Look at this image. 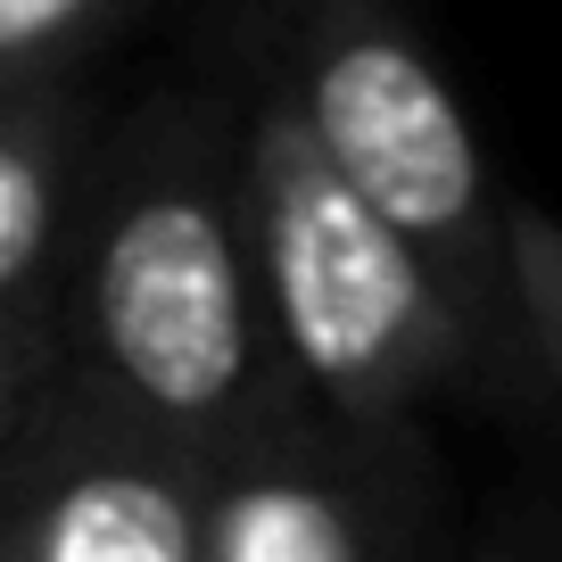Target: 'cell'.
<instances>
[{
    "label": "cell",
    "instance_id": "6da1fadb",
    "mask_svg": "<svg viewBox=\"0 0 562 562\" xmlns=\"http://www.w3.org/2000/svg\"><path fill=\"white\" fill-rule=\"evenodd\" d=\"M75 372L207 456L306 397L248 240L240 42L108 116L75 257Z\"/></svg>",
    "mask_w": 562,
    "mask_h": 562
},
{
    "label": "cell",
    "instance_id": "7a4b0ae2",
    "mask_svg": "<svg viewBox=\"0 0 562 562\" xmlns=\"http://www.w3.org/2000/svg\"><path fill=\"white\" fill-rule=\"evenodd\" d=\"M240 42V191L248 240L273 299L290 381L339 414H422L430 397H480V348L447 281L331 158L299 83L265 50L257 18Z\"/></svg>",
    "mask_w": 562,
    "mask_h": 562
},
{
    "label": "cell",
    "instance_id": "3957f363",
    "mask_svg": "<svg viewBox=\"0 0 562 562\" xmlns=\"http://www.w3.org/2000/svg\"><path fill=\"white\" fill-rule=\"evenodd\" d=\"M265 50L299 83L331 158L364 182V199L430 257L447 299L463 306L480 348V405L554 397L529 339L513 199L496 191L472 108L447 83L405 0H248Z\"/></svg>",
    "mask_w": 562,
    "mask_h": 562
},
{
    "label": "cell",
    "instance_id": "277c9868",
    "mask_svg": "<svg viewBox=\"0 0 562 562\" xmlns=\"http://www.w3.org/2000/svg\"><path fill=\"white\" fill-rule=\"evenodd\" d=\"M215 456L58 372L0 422V554L9 562H207Z\"/></svg>",
    "mask_w": 562,
    "mask_h": 562
},
{
    "label": "cell",
    "instance_id": "5b68a950",
    "mask_svg": "<svg viewBox=\"0 0 562 562\" xmlns=\"http://www.w3.org/2000/svg\"><path fill=\"white\" fill-rule=\"evenodd\" d=\"M447 472L422 414L290 397L215 456L207 562H414L439 538Z\"/></svg>",
    "mask_w": 562,
    "mask_h": 562
},
{
    "label": "cell",
    "instance_id": "8992f818",
    "mask_svg": "<svg viewBox=\"0 0 562 562\" xmlns=\"http://www.w3.org/2000/svg\"><path fill=\"white\" fill-rule=\"evenodd\" d=\"M100 133L91 67L0 83V422L75 364V257Z\"/></svg>",
    "mask_w": 562,
    "mask_h": 562
},
{
    "label": "cell",
    "instance_id": "52a82bcc",
    "mask_svg": "<svg viewBox=\"0 0 562 562\" xmlns=\"http://www.w3.org/2000/svg\"><path fill=\"white\" fill-rule=\"evenodd\" d=\"M140 0H0V83L83 75L133 25Z\"/></svg>",
    "mask_w": 562,
    "mask_h": 562
},
{
    "label": "cell",
    "instance_id": "ba28073f",
    "mask_svg": "<svg viewBox=\"0 0 562 562\" xmlns=\"http://www.w3.org/2000/svg\"><path fill=\"white\" fill-rule=\"evenodd\" d=\"M513 257H521V306H529V339H538L546 389L562 405V215L521 207L513 215Z\"/></svg>",
    "mask_w": 562,
    "mask_h": 562
}]
</instances>
